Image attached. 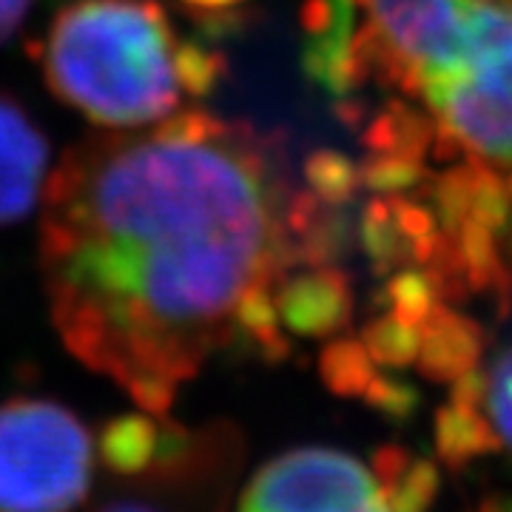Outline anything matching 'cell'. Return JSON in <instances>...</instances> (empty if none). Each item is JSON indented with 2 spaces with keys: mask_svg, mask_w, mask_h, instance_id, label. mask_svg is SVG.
<instances>
[{
  "mask_svg": "<svg viewBox=\"0 0 512 512\" xmlns=\"http://www.w3.org/2000/svg\"><path fill=\"white\" fill-rule=\"evenodd\" d=\"M376 413H382L387 421L404 424L416 416L419 410V390L413 384L393 379V376H373V382L367 384L365 396H362Z\"/></svg>",
  "mask_w": 512,
  "mask_h": 512,
  "instance_id": "18",
  "label": "cell"
},
{
  "mask_svg": "<svg viewBox=\"0 0 512 512\" xmlns=\"http://www.w3.org/2000/svg\"><path fill=\"white\" fill-rule=\"evenodd\" d=\"M487 410L501 444L512 450V348L498 359L487 376Z\"/></svg>",
  "mask_w": 512,
  "mask_h": 512,
  "instance_id": "20",
  "label": "cell"
},
{
  "mask_svg": "<svg viewBox=\"0 0 512 512\" xmlns=\"http://www.w3.org/2000/svg\"><path fill=\"white\" fill-rule=\"evenodd\" d=\"M458 143L493 160H512V49L467 66L436 109Z\"/></svg>",
  "mask_w": 512,
  "mask_h": 512,
  "instance_id": "5",
  "label": "cell"
},
{
  "mask_svg": "<svg viewBox=\"0 0 512 512\" xmlns=\"http://www.w3.org/2000/svg\"><path fill=\"white\" fill-rule=\"evenodd\" d=\"M510 197H512V177H510Z\"/></svg>",
  "mask_w": 512,
  "mask_h": 512,
  "instance_id": "30",
  "label": "cell"
},
{
  "mask_svg": "<svg viewBox=\"0 0 512 512\" xmlns=\"http://www.w3.org/2000/svg\"><path fill=\"white\" fill-rule=\"evenodd\" d=\"M305 180H308V188L319 200L339 205V202L350 200V194L356 191L362 174L339 151L322 148V151H313L311 157L305 160Z\"/></svg>",
  "mask_w": 512,
  "mask_h": 512,
  "instance_id": "14",
  "label": "cell"
},
{
  "mask_svg": "<svg viewBox=\"0 0 512 512\" xmlns=\"http://www.w3.org/2000/svg\"><path fill=\"white\" fill-rule=\"evenodd\" d=\"M279 157L202 109L69 148L43 194L40 268L74 359L157 416L220 350L282 362L276 288L302 234Z\"/></svg>",
  "mask_w": 512,
  "mask_h": 512,
  "instance_id": "1",
  "label": "cell"
},
{
  "mask_svg": "<svg viewBox=\"0 0 512 512\" xmlns=\"http://www.w3.org/2000/svg\"><path fill=\"white\" fill-rule=\"evenodd\" d=\"M242 0H180V6L188 9V15L200 18L202 23H228L234 9H237Z\"/></svg>",
  "mask_w": 512,
  "mask_h": 512,
  "instance_id": "26",
  "label": "cell"
},
{
  "mask_svg": "<svg viewBox=\"0 0 512 512\" xmlns=\"http://www.w3.org/2000/svg\"><path fill=\"white\" fill-rule=\"evenodd\" d=\"M481 359V328L473 319L447 308H436L421 328L416 365L424 379L453 382L473 370Z\"/></svg>",
  "mask_w": 512,
  "mask_h": 512,
  "instance_id": "10",
  "label": "cell"
},
{
  "mask_svg": "<svg viewBox=\"0 0 512 512\" xmlns=\"http://www.w3.org/2000/svg\"><path fill=\"white\" fill-rule=\"evenodd\" d=\"M424 168L416 157L407 154H384L362 168V183L376 194H399L419 183Z\"/></svg>",
  "mask_w": 512,
  "mask_h": 512,
  "instance_id": "19",
  "label": "cell"
},
{
  "mask_svg": "<svg viewBox=\"0 0 512 512\" xmlns=\"http://www.w3.org/2000/svg\"><path fill=\"white\" fill-rule=\"evenodd\" d=\"M35 0H0V43L18 32Z\"/></svg>",
  "mask_w": 512,
  "mask_h": 512,
  "instance_id": "27",
  "label": "cell"
},
{
  "mask_svg": "<svg viewBox=\"0 0 512 512\" xmlns=\"http://www.w3.org/2000/svg\"><path fill=\"white\" fill-rule=\"evenodd\" d=\"M276 311L279 322L296 336H330L350 322L348 279L328 265L296 274L276 288Z\"/></svg>",
  "mask_w": 512,
  "mask_h": 512,
  "instance_id": "8",
  "label": "cell"
},
{
  "mask_svg": "<svg viewBox=\"0 0 512 512\" xmlns=\"http://www.w3.org/2000/svg\"><path fill=\"white\" fill-rule=\"evenodd\" d=\"M473 183H476V171H453L447 177H441L436 188V205H439V217L447 231H458L464 220L470 217V200H473Z\"/></svg>",
  "mask_w": 512,
  "mask_h": 512,
  "instance_id": "21",
  "label": "cell"
},
{
  "mask_svg": "<svg viewBox=\"0 0 512 512\" xmlns=\"http://www.w3.org/2000/svg\"><path fill=\"white\" fill-rule=\"evenodd\" d=\"M362 345L370 353L373 365L384 367H407L416 362L421 348V328L407 325L396 316H382L373 319L365 330H362Z\"/></svg>",
  "mask_w": 512,
  "mask_h": 512,
  "instance_id": "13",
  "label": "cell"
},
{
  "mask_svg": "<svg viewBox=\"0 0 512 512\" xmlns=\"http://www.w3.org/2000/svg\"><path fill=\"white\" fill-rule=\"evenodd\" d=\"M49 92L106 131L163 123L217 89L225 57L160 0H72L32 46Z\"/></svg>",
  "mask_w": 512,
  "mask_h": 512,
  "instance_id": "2",
  "label": "cell"
},
{
  "mask_svg": "<svg viewBox=\"0 0 512 512\" xmlns=\"http://www.w3.org/2000/svg\"><path fill=\"white\" fill-rule=\"evenodd\" d=\"M478 512H512V495H490Z\"/></svg>",
  "mask_w": 512,
  "mask_h": 512,
  "instance_id": "29",
  "label": "cell"
},
{
  "mask_svg": "<svg viewBox=\"0 0 512 512\" xmlns=\"http://www.w3.org/2000/svg\"><path fill=\"white\" fill-rule=\"evenodd\" d=\"M49 143L18 100L0 92V225L35 211L49 183Z\"/></svg>",
  "mask_w": 512,
  "mask_h": 512,
  "instance_id": "7",
  "label": "cell"
},
{
  "mask_svg": "<svg viewBox=\"0 0 512 512\" xmlns=\"http://www.w3.org/2000/svg\"><path fill=\"white\" fill-rule=\"evenodd\" d=\"M92 473V433L69 407L37 396L0 404V512H74Z\"/></svg>",
  "mask_w": 512,
  "mask_h": 512,
  "instance_id": "3",
  "label": "cell"
},
{
  "mask_svg": "<svg viewBox=\"0 0 512 512\" xmlns=\"http://www.w3.org/2000/svg\"><path fill=\"white\" fill-rule=\"evenodd\" d=\"M410 461H413V456L404 447H399V444H384V447H379L373 453V461H370V467H373L370 473L379 481V490L393 487L404 476V470L410 467Z\"/></svg>",
  "mask_w": 512,
  "mask_h": 512,
  "instance_id": "23",
  "label": "cell"
},
{
  "mask_svg": "<svg viewBox=\"0 0 512 512\" xmlns=\"http://www.w3.org/2000/svg\"><path fill=\"white\" fill-rule=\"evenodd\" d=\"M177 421L160 419L157 413L151 416H117L100 430L97 450L103 464L114 476L120 478H143L148 476L160 458L165 456L171 436H174Z\"/></svg>",
  "mask_w": 512,
  "mask_h": 512,
  "instance_id": "9",
  "label": "cell"
},
{
  "mask_svg": "<svg viewBox=\"0 0 512 512\" xmlns=\"http://www.w3.org/2000/svg\"><path fill=\"white\" fill-rule=\"evenodd\" d=\"M501 436L476 407L447 404L436 413V456L450 470H464L473 458L501 450Z\"/></svg>",
  "mask_w": 512,
  "mask_h": 512,
  "instance_id": "11",
  "label": "cell"
},
{
  "mask_svg": "<svg viewBox=\"0 0 512 512\" xmlns=\"http://www.w3.org/2000/svg\"><path fill=\"white\" fill-rule=\"evenodd\" d=\"M239 512H390V507L359 458L330 447H299L268 461L251 478Z\"/></svg>",
  "mask_w": 512,
  "mask_h": 512,
  "instance_id": "4",
  "label": "cell"
},
{
  "mask_svg": "<svg viewBox=\"0 0 512 512\" xmlns=\"http://www.w3.org/2000/svg\"><path fill=\"white\" fill-rule=\"evenodd\" d=\"M453 390H450V399L453 404H461V407H476L487 399V376L478 373L476 367L461 373L458 379H453Z\"/></svg>",
  "mask_w": 512,
  "mask_h": 512,
  "instance_id": "25",
  "label": "cell"
},
{
  "mask_svg": "<svg viewBox=\"0 0 512 512\" xmlns=\"http://www.w3.org/2000/svg\"><path fill=\"white\" fill-rule=\"evenodd\" d=\"M439 467L430 458H413L404 476L382 490L390 512H427L439 495Z\"/></svg>",
  "mask_w": 512,
  "mask_h": 512,
  "instance_id": "15",
  "label": "cell"
},
{
  "mask_svg": "<svg viewBox=\"0 0 512 512\" xmlns=\"http://www.w3.org/2000/svg\"><path fill=\"white\" fill-rule=\"evenodd\" d=\"M404 234L402 228L393 220V211H390V200H373L367 205L365 220H362V245L370 254L373 262L379 265H393L399 254H402Z\"/></svg>",
  "mask_w": 512,
  "mask_h": 512,
  "instance_id": "17",
  "label": "cell"
},
{
  "mask_svg": "<svg viewBox=\"0 0 512 512\" xmlns=\"http://www.w3.org/2000/svg\"><path fill=\"white\" fill-rule=\"evenodd\" d=\"M387 43V66L410 63L404 80L419 69L456 66L464 46L467 0H365Z\"/></svg>",
  "mask_w": 512,
  "mask_h": 512,
  "instance_id": "6",
  "label": "cell"
},
{
  "mask_svg": "<svg viewBox=\"0 0 512 512\" xmlns=\"http://www.w3.org/2000/svg\"><path fill=\"white\" fill-rule=\"evenodd\" d=\"M387 293H390V302H393V316L407 322V325H416V328H424L427 319L439 308L436 305L439 285L427 274H419V271H404V274L396 276L390 282Z\"/></svg>",
  "mask_w": 512,
  "mask_h": 512,
  "instance_id": "16",
  "label": "cell"
},
{
  "mask_svg": "<svg viewBox=\"0 0 512 512\" xmlns=\"http://www.w3.org/2000/svg\"><path fill=\"white\" fill-rule=\"evenodd\" d=\"M146 490L154 498H131V495H120V498H111L106 504H100V507H94L92 512H180L165 495H160L154 487H148Z\"/></svg>",
  "mask_w": 512,
  "mask_h": 512,
  "instance_id": "24",
  "label": "cell"
},
{
  "mask_svg": "<svg viewBox=\"0 0 512 512\" xmlns=\"http://www.w3.org/2000/svg\"><path fill=\"white\" fill-rule=\"evenodd\" d=\"M305 12H308V15H305V23H308V29H311L313 35H325V29H328L330 23L328 3H325V0H311Z\"/></svg>",
  "mask_w": 512,
  "mask_h": 512,
  "instance_id": "28",
  "label": "cell"
},
{
  "mask_svg": "<svg viewBox=\"0 0 512 512\" xmlns=\"http://www.w3.org/2000/svg\"><path fill=\"white\" fill-rule=\"evenodd\" d=\"M507 202L510 194L504 191L501 180L490 171H476L473 200H470V220L481 222L484 228H501L507 222Z\"/></svg>",
  "mask_w": 512,
  "mask_h": 512,
  "instance_id": "22",
  "label": "cell"
},
{
  "mask_svg": "<svg viewBox=\"0 0 512 512\" xmlns=\"http://www.w3.org/2000/svg\"><path fill=\"white\" fill-rule=\"evenodd\" d=\"M319 376H322V382L330 393H336L342 399H362L367 384L376 376V370H373V359H370V353L362 342L339 339V342H330L328 348L322 350Z\"/></svg>",
  "mask_w": 512,
  "mask_h": 512,
  "instance_id": "12",
  "label": "cell"
}]
</instances>
